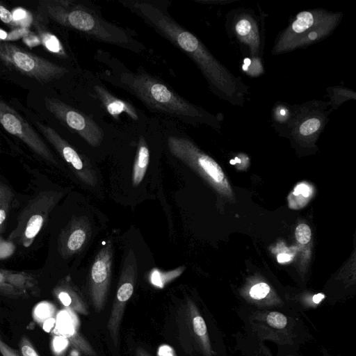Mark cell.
I'll use <instances>...</instances> for the list:
<instances>
[{
    "instance_id": "cell-1",
    "label": "cell",
    "mask_w": 356,
    "mask_h": 356,
    "mask_svg": "<svg viewBox=\"0 0 356 356\" xmlns=\"http://www.w3.org/2000/svg\"><path fill=\"white\" fill-rule=\"evenodd\" d=\"M107 80L138 98L152 112L177 118L196 125L204 124L220 129L218 118L202 107L191 104L165 83L144 72H132L114 65Z\"/></svg>"
},
{
    "instance_id": "cell-2",
    "label": "cell",
    "mask_w": 356,
    "mask_h": 356,
    "mask_svg": "<svg viewBox=\"0 0 356 356\" xmlns=\"http://www.w3.org/2000/svg\"><path fill=\"white\" fill-rule=\"evenodd\" d=\"M40 3L46 17L60 26L76 31L92 40L136 53L145 49L130 31L106 20L90 6L63 0L44 1Z\"/></svg>"
},
{
    "instance_id": "cell-3",
    "label": "cell",
    "mask_w": 356,
    "mask_h": 356,
    "mask_svg": "<svg viewBox=\"0 0 356 356\" xmlns=\"http://www.w3.org/2000/svg\"><path fill=\"white\" fill-rule=\"evenodd\" d=\"M67 192V190H46L31 199L19 213L8 240L24 248L31 246L52 210Z\"/></svg>"
},
{
    "instance_id": "cell-4",
    "label": "cell",
    "mask_w": 356,
    "mask_h": 356,
    "mask_svg": "<svg viewBox=\"0 0 356 356\" xmlns=\"http://www.w3.org/2000/svg\"><path fill=\"white\" fill-rule=\"evenodd\" d=\"M0 62L8 68L41 83L61 78L69 70L10 42L0 40Z\"/></svg>"
},
{
    "instance_id": "cell-5",
    "label": "cell",
    "mask_w": 356,
    "mask_h": 356,
    "mask_svg": "<svg viewBox=\"0 0 356 356\" xmlns=\"http://www.w3.org/2000/svg\"><path fill=\"white\" fill-rule=\"evenodd\" d=\"M0 124L8 133L21 140L42 159L54 165L58 164L51 151L34 128L1 98Z\"/></svg>"
},
{
    "instance_id": "cell-6",
    "label": "cell",
    "mask_w": 356,
    "mask_h": 356,
    "mask_svg": "<svg viewBox=\"0 0 356 356\" xmlns=\"http://www.w3.org/2000/svg\"><path fill=\"white\" fill-rule=\"evenodd\" d=\"M46 108L59 121L74 131L92 147L99 146L104 138L102 128L92 118L53 97H45Z\"/></svg>"
},
{
    "instance_id": "cell-7",
    "label": "cell",
    "mask_w": 356,
    "mask_h": 356,
    "mask_svg": "<svg viewBox=\"0 0 356 356\" xmlns=\"http://www.w3.org/2000/svg\"><path fill=\"white\" fill-rule=\"evenodd\" d=\"M37 129L67 163L75 176L85 185L95 187L97 184L96 171L90 161L79 154L53 128L35 121Z\"/></svg>"
},
{
    "instance_id": "cell-8",
    "label": "cell",
    "mask_w": 356,
    "mask_h": 356,
    "mask_svg": "<svg viewBox=\"0 0 356 356\" xmlns=\"http://www.w3.org/2000/svg\"><path fill=\"white\" fill-rule=\"evenodd\" d=\"M138 264L134 252L130 250L122 266L120 277L107 329L115 346L118 345L120 327L127 301L131 297L136 282Z\"/></svg>"
},
{
    "instance_id": "cell-9",
    "label": "cell",
    "mask_w": 356,
    "mask_h": 356,
    "mask_svg": "<svg viewBox=\"0 0 356 356\" xmlns=\"http://www.w3.org/2000/svg\"><path fill=\"white\" fill-rule=\"evenodd\" d=\"M113 248L111 241L96 254L90 270V294L93 307L99 312L104 307L111 278Z\"/></svg>"
},
{
    "instance_id": "cell-10",
    "label": "cell",
    "mask_w": 356,
    "mask_h": 356,
    "mask_svg": "<svg viewBox=\"0 0 356 356\" xmlns=\"http://www.w3.org/2000/svg\"><path fill=\"white\" fill-rule=\"evenodd\" d=\"M92 233L90 222L86 216H74L60 231L58 238V251L67 259L80 253L87 245Z\"/></svg>"
},
{
    "instance_id": "cell-11",
    "label": "cell",
    "mask_w": 356,
    "mask_h": 356,
    "mask_svg": "<svg viewBox=\"0 0 356 356\" xmlns=\"http://www.w3.org/2000/svg\"><path fill=\"white\" fill-rule=\"evenodd\" d=\"M40 294L39 282L34 275L0 268V295L17 299L38 297Z\"/></svg>"
},
{
    "instance_id": "cell-12",
    "label": "cell",
    "mask_w": 356,
    "mask_h": 356,
    "mask_svg": "<svg viewBox=\"0 0 356 356\" xmlns=\"http://www.w3.org/2000/svg\"><path fill=\"white\" fill-rule=\"evenodd\" d=\"M332 14L323 10L302 11L282 33L273 51L276 54L287 51L288 47L311 29L325 21Z\"/></svg>"
},
{
    "instance_id": "cell-13",
    "label": "cell",
    "mask_w": 356,
    "mask_h": 356,
    "mask_svg": "<svg viewBox=\"0 0 356 356\" xmlns=\"http://www.w3.org/2000/svg\"><path fill=\"white\" fill-rule=\"evenodd\" d=\"M55 298L66 309L83 315L89 314L88 306L69 277L60 280L52 290Z\"/></svg>"
},
{
    "instance_id": "cell-14",
    "label": "cell",
    "mask_w": 356,
    "mask_h": 356,
    "mask_svg": "<svg viewBox=\"0 0 356 356\" xmlns=\"http://www.w3.org/2000/svg\"><path fill=\"white\" fill-rule=\"evenodd\" d=\"M93 90L104 108L115 120H118L120 115L125 113L133 120H139L138 112L131 104L118 98L101 85H95Z\"/></svg>"
},
{
    "instance_id": "cell-15",
    "label": "cell",
    "mask_w": 356,
    "mask_h": 356,
    "mask_svg": "<svg viewBox=\"0 0 356 356\" xmlns=\"http://www.w3.org/2000/svg\"><path fill=\"white\" fill-rule=\"evenodd\" d=\"M238 39L250 49L252 56L259 55L261 50V38L254 19L250 15L239 17L234 25Z\"/></svg>"
},
{
    "instance_id": "cell-16",
    "label": "cell",
    "mask_w": 356,
    "mask_h": 356,
    "mask_svg": "<svg viewBox=\"0 0 356 356\" xmlns=\"http://www.w3.org/2000/svg\"><path fill=\"white\" fill-rule=\"evenodd\" d=\"M33 26L40 42L47 50L60 58H69L66 49L60 39L44 26L38 17H35Z\"/></svg>"
},
{
    "instance_id": "cell-17",
    "label": "cell",
    "mask_w": 356,
    "mask_h": 356,
    "mask_svg": "<svg viewBox=\"0 0 356 356\" xmlns=\"http://www.w3.org/2000/svg\"><path fill=\"white\" fill-rule=\"evenodd\" d=\"M340 18L341 17L339 13L332 14L325 21L317 25L303 36L293 42L288 47L287 51L307 44H311L313 42L322 39L334 29Z\"/></svg>"
},
{
    "instance_id": "cell-18",
    "label": "cell",
    "mask_w": 356,
    "mask_h": 356,
    "mask_svg": "<svg viewBox=\"0 0 356 356\" xmlns=\"http://www.w3.org/2000/svg\"><path fill=\"white\" fill-rule=\"evenodd\" d=\"M149 149L147 143L143 136H140L132 170L133 186H138L143 181L149 165Z\"/></svg>"
},
{
    "instance_id": "cell-19",
    "label": "cell",
    "mask_w": 356,
    "mask_h": 356,
    "mask_svg": "<svg viewBox=\"0 0 356 356\" xmlns=\"http://www.w3.org/2000/svg\"><path fill=\"white\" fill-rule=\"evenodd\" d=\"M188 307L193 332L202 350L207 355H210L211 347L204 320L199 314L193 302H189Z\"/></svg>"
},
{
    "instance_id": "cell-20",
    "label": "cell",
    "mask_w": 356,
    "mask_h": 356,
    "mask_svg": "<svg viewBox=\"0 0 356 356\" xmlns=\"http://www.w3.org/2000/svg\"><path fill=\"white\" fill-rule=\"evenodd\" d=\"M60 334L68 340L71 346L87 356H97V353L90 343L80 335L74 325L66 323L62 325Z\"/></svg>"
},
{
    "instance_id": "cell-21",
    "label": "cell",
    "mask_w": 356,
    "mask_h": 356,
    "mask_svg": "<svg viewBox=\"0 0 356 356\" xmlns=\"http://www.w3.org/2000/svg\"><path fill=\"white\" fill-rule=\"evenodd\" d=\"M184 270L185 267L183 266L168 271L153 268L149 274V280L152 285L162 289L167 284L180 276Z\"/></svg>"
},
{
    "instance_id": "cell-22",
    "label": "cell",
    "mask_w": 356,
    "mask_h": 356,
    "mask_svg": "<svg viewBox=\"0 0 356 356\" xmlns=\"http://www.w3.org/2000/svg\"><path fill=\"white\" fill-rule=\"evenodd\" d=\"M322 125L323 122L321 118L310 117L299 125L298 131L301 136H310L317 133L321 129Z\"/></svg>"
},
{
    "instance_id": "cell-23",
    "label": "cell",
    "mask_w": 356,
    "mask_h": 356,
    "mask_svg": "<svg viewBox=\"0 0 356 356\" xmlns=\"http://www.w3.org/2000/svg\"><path fill=\"white\" fill-rule=\"evenodd\" d=\"M295 235L297 241L301 244L307 243L312 236L309 227L306 224H300L296 229Z\"/></svg>"
},
{
    "instance_id": "cell-24",
    "label": "cell",
    "mask_w": 356,
    "mask_h": 356,
    "mask_svg": "<svg viewBox=\"0 0 356 356\" xmlns=\"http://www.w3.org/2000/svg\"><path fill=\"white\" fill-rule=\"evenodd\" d=\"M270 287L266 283H259L254 285L250 291V296L254 300H261L269 293Z\"/></svg>"
},
{
    "instance_id": "cell-25",
    "label": "cell",
    "mask_w": 356,
    "mask_h": 356,
    "mask_svg": "<svg viewBox=\"0 0 356 356\" xmlns=\"http://www.w3.org/2000/svg\"><path fill=\"white\" fill-rule=\"evenodd\" d=\"M0 20L10 28L18 27L17 22L14 19L12 13L0 2Z\"/></svg>"
},
{
    "instance_id": "cell-26",
    "label": "cell",
    "mask_w": 356,
    "mask_h": 356,
    "mask_svg": "<svg viewBox=\"0 0 356 356\" xmlns=\"http://www.w3.org/2000/svg\"><path fill=\"white\" fill-rule=\"evenodd\" d=\"M19 346L22 356H40L29 339L26 336L21 338Z\"/></svg>"
},
{
    "instance_id": "cell-27",
    "label": "cell",
    "mask_w": 356,
    "mask_h": 356,
    "mask_svg": "<svg viewBox=\"0 0 356 356\" xmlns=\"http://www.w3.org/2000/svg\"><path fill=\"white\" fill-rule=\"evenodd\" d=\"M12 199H0V234L4 231Z\"/></svg>"
},
{
    "instance_id": "cell-28",
    "label": "cell",
    "mask_w": 356,
    "mask_h": 356,
    "mask_svg": "<svg viewBox=\"0 0 356 356\" xmlns=\"http://www.w3.org/2000/svg\"><path fill=\"white\" fill-rule=\"evenodd\" d=\"M269 325L276 328H283L286 324V318L278 312H270L267 316Z\"/></svg>"
},
{
    "instance_id": "cell-29",
    "label": "cell",
    "mask_w": 356,
    "mask_h": 356,
    "mask_svg": "<svg viewBox=\"0 0 356 356\" xmlns=\"http://www.w3.org/2000/svg\"><path fill=\"white\" fill-rule=\"evenodd\" d=\"M0 353L2 356H19L17 352L10 348L0 338Z\"/></svg>"
},
{
    "instance_id": "cell-30",
    "label": "cell",
    "mask_w": 356,
    "mask_h": 356,
    "mask_svg": "<svg viewBox=\"0 0 356 356\" xmlns=\"http://www.w3.org/2000/svg\"><path fill=\"white\" fill-rule=\"evenodd\" d=\"M13 193L6 185L0 181V199L8 198L13 200Z\"/></svg>"
},
{
    "instance_id": "cell-31",
    "label": "cell",
    "mask_w": 356,
    "mask_h": 356,
    "mask_svg": "<svg viewBox=\"0 0 356 356\" xmlns=\"http://www.w3.org/2000/svg\"><path fill=\"white\" fill-rule=\"evenodd\" d=\"M158 356H176L174 350L168 345L160 346L158 351Z\"/></svg>"
},
{
    "instance_id": "cell-32",
    "label": "cell",
    "mask_w": 356,
    "mask_h": 356,
    "mask_svg": "<svg viewBox=\"0 0 356 356\" xmlns=\"http://www.w3.org/2000/svg\"><path fill=\"white\" fill-rule=\"evenodd\" d=\"M300 193H302L305 197H307L309 194V190L307 186L305 185H300L296 187L294 194L298 195Z\"/></svg>"
},
{
    "instance_id": "cell-33",
    "label": "cell",
    "mask_w": 356,
    "mask_h": 356,
    "mask_svg": "<svg viewBox=\"0 0 356 356\" xmlns=\"http://www.w3.org/2000/svg\"><path fill=\"white\" fill-rule=\"evenodd\" d=\"M292 257L288 254L281 253L277 256V261L284 263L291 260Z\"/></svg>"
},
{
    "instance_id": "cell-34",
    "label": "cell",
    "mask_w": 356,
    "mask_h": 356,
    "mask_svg": "<svg viewBox=\"0 0 356 356\" xmlns=\"http://www.w3.org/2000/svg\"><path fill=\"white\" fill-rule=\"evenodd\" d=\"M135 356H152V355L143 348L138 347L136 350V355Z\"/></svg>"
},
{
    "instance_id": "cell-35",
    "label": "cell",
    "mask_w": 356,
    "mask_h": 356,
    "mask_svg": "<svg viewBox=\"0 0 356 356\" xmlns=\"http://www.w3.org/2000/svg\"><path fill=\"white\" fill-rule=\"evenodd\" d=\"M324 298V295L322 293H318L313 296V302L316 304L320 302Z\"/></svg>"
}]
</instances>
